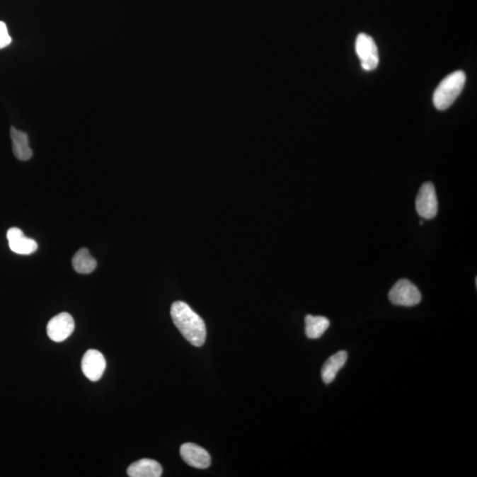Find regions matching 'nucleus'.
<instances>
[{"label":"nucleus","instance_id":"f257e3e1","mask_svg":"<svg viewBox=\"0 0 477 477\" xmlns=\"http://www.w3.org/2000/svg\"><path fill=\"white\" fill-rule=\"evenodd\" d=\"M173 322L188 343L195 347L205 343L206 326L204 320L183 301H176L171 307Z\"/></svg>","mask_w":477,"mask_h":477},{"label":"nucleus","instance_id":"f03ea898","mask_svg":"<svg viewBox=\"0 0 477 477\" xmlns=\"http://www.w3.org/2000/svg\"><path fill=\"white\" fill-rule=\"evenodd\" d=\"M466 84V74L464 71H456L447 76L437 87L433 95V104L439 111L450 108L456 100Z\"/></svg>","mask_w":477,"mask_h":477},{"label":"nucleus","instance_id":"7ed1b4c3","mask_svg":"<svg viewBox=\"0 0 477 477\" xmlns=\"http://www.w3.org/2000/svg\"><path fill=\"white\" fill-rule=\"evenodd\" d=\"M389 300L391 304L404 307H413L422 301V294L418 287L408 280H400L395 283L389 292Z\"/></svg>","mask_w":477,"mask_h":477},{"label":"nucleus","instance_id":"20e7f679","mask_svg":"<svg viewBox=\"0 0 477 477\" xmlns=\"http://www.w3.org/2000/svg\"><path fill=\"white\" fill-rule=\"evenodd\" d=\"M355 50L363 69L373 71L377 69L379 64V50L372 37L364 33L359 34L355 42Z\"/></svg>","mask_w":477,"mask_h":477},{"label":"nucleus","instance_id":"39448f33","mask_svg":"<svg viewBox=\"0 0 477 477\" xmlns=\"http://www.w3.org/2000/svg\"><path fill=\"white\" fill-rule=\"evenodd\" d=\"M416 212L422 218H435L439 209L435 187L432 183H426L420 188L415 200Z\"/></svg>","mask_w":477,"mask_h":477},{"label":"nucleus","instance_id":"423d86ee","mask_svg":"<svg viewBox=\"0 0 477 477\" xmlns=\"http://www.w3.org/2000/svg\"><path fill=\"white\" fill-rule=\"evenodd\" d=\"M74 330L73 316L63 312L50 320L47 325V334L52 341L62 343L69 338Z\"/></svg>","mask_w":477,"mask_h":477},{"label":"nucleus","instance_id":"0eeeda50","mask_svg":"<svg viewBox=\"0 0 477 477\" xmlns=\"http://www.w3.org/2000/svg\"><path fill=\"white\" fill-rule=\"evenodd\" d=\"M105 368V358L100 352L90 350L84 354L81 360V369L88 379L92 382H97L101 379Z\"/></svg>","mask_w":477,"mask_h":477},{"label":"nucleus","instance_id":"6e6552de","mask_svg":"<svg viewBox=\"0 0 477 477\" xmlns=\"http://www.w3.org/2000/svg\"><path fill=\"white\" fill-rule=\"evenodd\" d=\"M180 456L191 467L205 469L211 465V456L207 451L197 444L186 443L180 447Z\"/></svg>","mask_w":477,"mask_h":477},{"label":"nucleus","instance_id":"1a4fd4ad","mask_svg":"<svg viewBox=\"0 0 477 477\" xmlns=\"http://www.w3.org/2000/svg\"><path fill=\"white\" fill-rule=\"evenodd\" d=\"M11 251L19 255H30L38 251V245L33 238L24 236L23 231L12 227L6 234Z\"/></svg>","mask_w":477,"mask_h":477},{"label":"nucleus","instance_id":"9d476101","mask_svg":"<svg viewBox=\"0 0 477 477\" xmlns=\"http://www.w3.org/2000/svg\"><path fill=\"white\" fill-rule=\"evenodd\" d=\"M127 472L130 477H159L162 476L163 469L158 461L142 459L131 464Z\"/></svg>","mask_w":477,"mask_h":477},{"label":"nucleus","instance_id":"9b49d317","mask_svg":"<svg viewBox=\"0 0 477 477\" xmlns=\"http://www.w3.org/2000/svg\"><path fill=\"white\" fill-rule=\"evenodd\" d=\"M10 134L13 142V154L16 159L21 161L30 160L33 156V152L30 147L28 134L13 127H11Z\"/></svg>","mask_w":477,"mask_h":477},{"label":"nucleus","instance_id":"f8f14e48","mask_svg":"<svg viewBox=\"0 0 477 477\" xmlns=\"http://www.w3.org/2000/svg\"><path fill=\"white\" fill-rule=\"evenodd\" d=\"M347 353L346 351L338 352L327 359L322 368V379L323 383L329 384L333 383L337 376L338 372L343 368L345 363L347 362Z\"/></svg>","mask_w":477,"mask_h":477},{"label":"nucleus","instance_id":"ddd939ff","mask_svg":"<svg viewBox=\"0 0 477 477\" xmlns=\"http://www.w3.org/2000/svg\"><path fill=\"white\" fill-rule=\"evenodd\" d=\"M330 321L325 316H306L305 318V333L309 339H319L329 328Z\"/></svg>","mask_w":477,"mask_h":477},{"label":"nucleus","instance_id":"4468645a","mask_svg":"<svg viewBox=\"0 0 477 477\" xmlns=\"http://www.w3.org/2000/svg\"><path fill=\"white\" fill-rule=\"evenodd\" d=\"M97 261L91 255L87 248H81L73 258V267L76 272L81 274H88L97 268Z\"/></svg>","mask_w":477,"mask_h":477},{"label":"nucleus","instance_id":"2eb2a0df","mask_svg":"<svg viewBox=\"0 0 477 477\" xmlns=\"http://www.w3.org/2000/svg\"><path fill=\"white\" fill-rule=\"evenodd\" d=\"M11 42H12V38L10 37L6 25L3 21H0V50L6 48Z\"/></svg>","mask_w":477,"mask_h":477}]
</instances>
